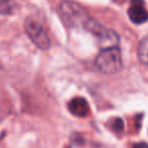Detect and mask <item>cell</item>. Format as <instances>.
<instances>
[{"label":"cell","instance_id":"1","mask_svg":"<svg viewBox=\"0 0 148 148\" xmlns=\"http://www.w3.org/2000/svg\"><path fill=\"white\" fill-rule=\"evenodd\" d=\"M59 14L65 25L72 29H84L91 17L76 2L64 0L59 5Z\"/></svg>","mask_w":148,"mask_h":148},{"label":"cell","instance_id":"2","mask_svg":"<svg viewBox=\"0 0 148 148\" xmlns=\"http://www.w3.org/2000/svg\"><path fill=\"white\" fill-rule=\"evenodd\" d=\"M95 69L101 74L112 75L123 69L121 50L117 46L103 48L95 60Z\"/></svg>","mask_w":148,"mask_h":148},{"label":"cell","instance_id":"3","mask_svg":"<svg viewBox=\"0 0 148 148\" xmlns=\"http://www.w3.org/2000/svg\"><path fill=\"white\" fill-rule=\"evenodd\" d=\"M25 29L27 37L39 49L47 51L51 47V40L44 27L34 18H27L25 21Z\"/></svg>","mask_w":148,"mask_h":148},{"label":"cell","instance_id":"4","mask_svg":"<svg viewBox=\"0 0 148 148\" xmlns=\"http://www.w3.org/2000/svg\"><path fill=\"white\" fill-rule=\"evenodd\" d=\"M128 14L132 23L136 25H142L148 21V12L143 7V4L139 1H135L132 3L128 10Z\"/></svg>","mask_w":148,"mask_h":148},{"label":"cell","instance_id":"5","mask_svg":"<svg viewBox=\"0 0 148 148\" xmlns=\"http://www.w3.org/2000/svg\"><path fill=\"white\" fill-rule=\"evenodd\" d=\"M68 108H69V111L73 115L80 118L85 117L89 113L88 103L82 97H75V99H73L68 103Z\"/></svg>","mask_w":148,"mask_h":148},{"label":"cell","instance_id":"6","mask_svg":"<svg viewBox=\"0 0 148 148\" xmlns=\"http://www.w3.org/2000/svg\"><path fill=\"white\" fill-rule=\"evenodd\" d=\"M138 59L142 64L148 66V35L140 41L138 46Z\"/></svg>","mask_w":148,"mask_h":148},{"label":"cell","instance_id":"7","mask_svg":"<svg viewBox=\"0 0 148 148\" xmlns=\"http://www.w3.org/2000/svg\"><path fill=\"white\" fill-rule=\"evenodd\" d=\"M114 128H115V130L116 131H118V132H120V131H122V129L124 128V123H123V121H122L121 119H116L115 120V122H114Z\"/></svg>","mask_w":148,"mask_h":148},{"label":"cell","instance_id":"8","mask_svg":"<svg viewBox=\"0 0 148 148\" xmlns=\"http://www.w3.org/2000/svg\"><path fill=\"white\" fill-rule=\"evenodd\" d=\"M133 148H148V145L146 143H137L134 144Z\"/></svg>","mask_w":148,"mask_h":148}]
</instances>
